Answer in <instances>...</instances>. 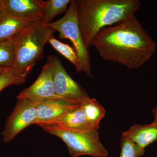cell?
<instances>
[{"label": "cell", "instance_id": "obj_5", "mask_svg": "<svg viewBox=\"0 0 157 157\" xmlns=\"http://www.w3.org/2000/svg\"><path fill=\"white\" fill-rule=\"evenodd\" d=\"M42 128L50 135L60 138L67 147L71 156H108V151L100 141L98 130H70L52 126Z\"/></svg>", "mask_w": 157, "mask_h": 157}, {"label": "cell", "instance_id": "obj_13", "mask_svg": "<svg viewBox=\"0 0 157 157\" xmlns=\"http://www.w3.org/2000/svg\"><path fill=\"white\" fill-rule=\"evenodd\" d=\"M122 135L144 149L157 140V122L153 121L148 124L134 125Z\"/></svg>", "mask_w": 157, "mask_h": 157}, {"label": "cell", "instance_id": "obj_17", "mask_svg": "<svg viewBox=\"0 0 157 157\" xmlns=\"http://www.w3.org/2000/svg\"><path fill=\"white\" fill-rule=\"evenodd\" d=\"M31 72L32 71L21 73L13 68H8L0 74V92L11 85L22 84Z\"/></svg>", "mask_w": 157, "mask_h": 157}, {"label": "cell", "instance_id": "obj_10", "mask_svg": "<svg viewBox=\"0 0 157 157\" xmlns=\"http://www.w3.org/2000/svg\"><path fill=\"white\" fill-rule=\"evenodd\" d=\"M41 128L52 126L74 130H97L94 128L87 120L84 109L81 105L63 116L53 121L37 124Z\"/></svg>", "mask_w": 157, "mask_h": 157}, {"label": "cell", "instance_id": "obj_2", "mask_svg": "<svg viewBox=\"0 0 157 157\" xmlns=\"http://www.w3.org/2000/svg\"><path fill=\"white\" fill-rule=\"evenodd\" d=\"M76 1L79 28L88 49L101 30L135 15L141 6L138 0Z\"/></svg>", "mask_w": 157, "mask_h": 157}, {"label": "cell", "instance_id": "obj_22", "mask_svg": "<svg viewBox=\"0 0 157 157\" xmlns=\"http://www.w3.org/2000/svg\"><path fill=\"white\" fill-rule=\"evenodd\" d=\"M7 69H8V68L0 67V74L3 73V72H4V71H5L6 70H7Z\"/></svg>", "mask_w": 157, "mask_h": 157}, {"label": "cell", "instance_id": "obj_7", "mask_svg": "<svg viewBox=\"0 0 157 157\" xmlns=\"http://www.w3.org/2000/svg\"><path fill=\"white\" fill-rule=\"evenodd\" d=\"M17 98L37 105L60 98L55 92L53 71L49 62L42 67L36 80L20 93Z\"/></svg>", "mask_w": 157, "mask_h": 157}, {"label": "cell", "instance_id": "obj_4", "mask_svg": "<svg viewBox=\"0 0 157 157\" xmlns=\"http://www.w3.org/2000/svg\"><path fill=\"white\" fill-rule=\"evenodd\" d=\"M70 4L64 16L48 25L59 32L60 39H68L72 42L78 57L76 72L84 73L89 77L94 78L89 52L85 45L78 24L76 0L71 1Z\"/></svg>", "mask_w": 157, "mask_h": 157}, {"label": "cell", "instance_id": "obj_18", "mask_svg": "<svg viewBox=\"0 0 157 157\" xmlns=\"http://www.w3.org/2000/svg\"><path fill=\"white\" fill-rule=\"evenodd\" d=\"M48 42L55 50L71 62L75 67H77L78 57L75 50L71 46L59 41L53 35L49 38Z\"/></svg>", "mask_w": 157, "mask_h": 157}, {"label": "cell", "instance_id": "obj_20", "mask_svg": "<svg viewBox=\"0 0 157 157\" xmlns=\"http://www.w3.org/2000/svg\"><path fill=\"white\" fill-rule=\"evenodd\" d=\"M6 0H0V15L5 12Z\"/></svg>", "mask_w": 157, "mask_h": 157}, {"label": "cell", "instance_id": "obj_6", "mask_svg": "<svg viewBox=\"0 0 157 157\" xmlns=\"http://www.w3.org/2000/svg\"><path fill=\"white\" fill-rule=\"evenodd\" d=\"M47 60L52 68L55 92L58 97L78 105L89 99L86 91L68 74L58 57L51 55Z\"/></svg>", "mask_w": 157, "mask_h": 157}, {"label": "cell", "instance_id": "obj_8", "mask_svg": "<svg viewBox=\"0 0 157 157\" xmlns=\"http://www.w3.org/2000/svg\"><path fill=\"white\" fill-rule=\"evenodd\" d=\"M37 105L17 100L13 112L6 121L2 135L6 143L11 141L24 129L34 124L37 117Z\"/></svg>", "mask_w": 157, "mask_h": 157}, {"label": "cell", "instance_id": "obj_16", "mask_svg": "<svg viewBox=\"0 0 157 157\" xmlns=\"http://www.w3.org/2000/svg\"><path fill=\"white\" fill-rule=\"evenodd\" d=\"M15 59L16 48L14 39L0 41V67H13Z\"/></svg>", "mask_w": 157, "mask_h": 157}, {"label": "cell", "instance_id": "obj_19", "mask_svg": "<svg viewBox=\"0 0 157 157\" xmlns=\"http://www.w3.org/2000/svg\"><path fill=\"white\" fill-rule=\"evenodd\" d=\"M120 146L121 151L119 157H141L145 152L144 149L141 148L122 135L120 140Z\"/></svg>", "mask_w": 157, "mask_h": 157}, {"label": "cell", "instance_id": "obj_9", "mask_svg": "<svg viewBox=\"0 0 157 157\" xmlns=\"http://www.w3.org/2000/svg\"><path fill=\"white\" fill-rule=\"evenodd\" d=\"M45 7L42 0H6L5 12L21 19L43 20Z\"/></svg>", "mask_w": 157, "mask_h": 157}, {"label": "cell", "instance_id": "obj_21", "mask_svg": "<svg viewBox=\"0 0 157 157\" xmlns=\"http://www.w3.org/2000/svg\"><path fill=\"white\" fill-rule=\"evenodd\" d=\"M152 112L154 116V120L153 121L157 122V107H155L154 109H152Z\"/></svg>", "mask_w": 157, "mask_h": 157}, {"label": "cell", "instance_id": "obj_12", "mask_svg": "<svg viewBox=\"0 0 157 157\" xmlns=\"http://www.w3.org/2000/svg\"><path fill=\"white\" fill-rule=\"evenodd\" d=\"M41 20L21 19L4 12L0 15V41L15 39L26 29Z\"/></svg>", "mask_w": 157, "mask_h": 157}, {"label": "cell", "instance_id": "obj_3", "mask_svg": "<svg viewBox=\"0 0 157 157\" xmlns=\"http://www.w3.org/2000/svg\"><path fill=\"white\" fill-rule=\"evenodd\" d=\"M42 21L31 25L14 39L16 59L12 68L19 73L32 71L42 57L44 46L56 32Z\"/></svg>", "mask_w": 157, "mask_h": 157}, {"label": "cell", "instance_id": "obj_14", "mask_svg": "<svg viewBox=\"0 0 157 157\" xmlns=\"http://www.w3.org/2000/svg\"><path fill=\"white\" fill-rule=\"evenodd\" d=\"M81 105L89 122L94 128L98 130L100 123L106 113L104 107L96 99L90 98Z\"/></svg>", "mask_w": 157, "mask_h": 157}, {"label": "cell", "instance_id": "obj_11", "mask_svg": "<svg viewBox=\"0 0 157 157\" xmlns=\"http://www.w3.org/2000/svg\"><path fill=\"white\" fill-rule=\"evenodd\" d=\"M80 105L59 98L37 105V117L34 124L53 121L65 115Z\"/></svg>", "mask_w": 157, "mask_h": 157}, {"label": "cell", "instance_id": "obj_15", "mask_svg": "<svg viewBox=\"0 0 157 157\" xmlns=\"http://www.w3.org/2000/svg\"><path fill=\"white\" fill-rule=\"evenodd\" d=\"M70 0H48L45 1V13L42 22L45 24L51 23L54 17L59 14L66 13Z\"/></svg>", "mask_w": 157, "mask_h": 157}, {"label": "cell", "instance_id": "obj_1", "mask_svg": "<svg viewBox=\"0 0 157 157\" xmlns=\"http://www.w3.org/2000/svg\"><path fill=\"white\" fill-rule=\"evenodd\" d=\"M92 46L102 59L137 69L153 55L156 44L135 15L101 30Z\"/></svg>", "mask_w": 157, "mask_h": 157}]
</instances>
